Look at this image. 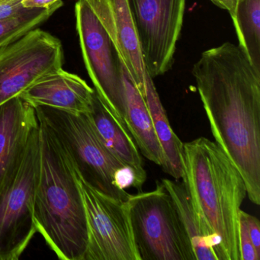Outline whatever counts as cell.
<instances>
[{"mask_svg":"<svg viewBox=\"0 0 260 260\" xmlns=\"http://www.w3.org/2000/svg\"><path fill=\"white\" fill-rule=\"evenodd\" d=\"M192 75L215 142L259 205L260 71L238 45L225 42L201 54Z\"/></svg>","mask_w":260,"mask_h":260,"instance_id":"1","label":"cell"},{"mask_svg":"<svg viewBox=\"0 0 260 260\" xmlns=\"http://www.w3.org/2000/svg\"><path fill=\"white\" fill-rule=\"evenodd\" d=\"M185 185L194 211L217 240L218 260H240L239 211L246 196L237 167L214 141L183 143Z\"/></svg>","mask_w":260,"mask_h":260,"instance_id":"2","label":"cell"},{"mask_svg":"<svg viewBox=\"0 0 260 260\" xmlns=\"http://www.w3.org/2000/svg\"><path fill=\"white\" fill-rule=\"evenodd\" d=\"M39 123L40 170L34 204L37 232L60 259L84 260L88 226L80 179L55 137Z\"/></svg>","mask_w":260,"mask_h":260,"instance_id":"3","label":"cell"},{"mask_svg":"<svg viewBox=\"0 0 260 260\" xmlns=\"http://www.w3.org/2000/svg\"><path fill=\"white\" fill-rule=\"evenodd\" d=\"M38 120L55 137L71 159L79 177L106 196L128 200L126 188H136L135 172L117 159L97 135L87 114L73 113L36 106Z\"/></svg>","mask_w":260,"mask_h":260,"instance_id":"4","label":"cell"},{"mask_svg":"<svg viewBox=\"0 0 260 260\" xmlns=\"http://www.w3.org/2000/svg\"><path fill=\"white\" fill-rule=\"evenodd\" d=\"M129 217L139 260H196L191 240L162 182L131 196Z\"/></svg>","mask_w":260,"mask_h":260,"instance_id":"5","label":"cell"},{"mask_svg":"<svg viewBox=\"0 0 260 260\" xmlns=\"http://www.w3.org/2000/svg\"><path fill=\"white\" fill-rule=\"evenodd\" d=\"M75 19L83 61L94 89L120 125L129 132L124 118V64L118 48L86 0L76 4Z\"/></svg>","mask_w":260,"mask_h":260,"instance_id":"6","label":"cell"},{"mask_svg":"<svg viewBox=\"0 0 260 260\" xmlns=\"http://www.w3.org/2000/svg\"><path fill=\"white\" fill-rule=\"evenodd\" d=\"M39 170V125L16 174L0 191V260L19 259L37 232L34 204Z\"/></svg>","mask_w":260,"mask_h":260,"instance_id":"7","label":"cell"},{"mask_svg":"<svg viewBox=\"0 0 260 260\" xmlns=\"http://www.w3.org/2000/svg\"><path fill=\"white\" fill-rule=\"evenodd\" d=\"M63 62L60 41L40 28L0 47V105L62 69Z\"/></svg>","mask_w":260,"mask_h":260,"instance_id":"8","label":"cell"},{"mask_svg":"<svg viewBox=\"0 0 260 260\" xmlns=\"http://www.w3.org/2000/svg\"><path fill=\"white\" fill-rule=\"evenodd\" d=\"M146 70L152 78L173 68L186 0H127Z\"/></svg>","mask_w":260,"mask_h":260,"instance_id":"9","label":"cell"},{"mask_svg":"<svg viewBox=\"0 0 260 260\" xmlns=\"http://www.w3.org/2000/svg\"><path fill=\"white\" fill-rule=\"evenodd\" d=\"M79 179L88 226L84 260H139L127 200L106 196Z\"/></svg>","mask_w":260,"mask_h":260,"instance_id":"10","label":"cell"},{"mask_svg":"<svg viewBox=\"0 0 260 260\" xmlns=\"http://www.w3.org/2000/svg\"><path fill=\"white\" fill-rule=\"evenodd\" d=\"M39 125L36 109L20 97L0 105V191L16 174Z\"/></svg>","mask_w":260,"mask_h":260,"instance_id":"11","label":"cell"},{"mask_svg":"<svg viewBox=\"0 0 260 260\" xmlns=\"http://www.w3.org/2000/svg\"><path fill=\"white\" fill-rule=\"evenodd\" d=\"M115 42L123 64L145 95L146 68L127 0H86Z\"/></svg>","mask_w":260,"mask_h":260,"instance_id":"12","label":"cell"},{"mask_svg":"<svg viewBox=\"0 0 260 260\" xmlns=\"http://www.w3.org/2000/svg\"><path fill=\"white\" fill-rule=\"evenodd\" d=\"M94 94L95 89L84 80L60 69L30 86L19 97L33 107L47 106L86 114L90 112Z\"/></svg>","mask_w":260,"mask_h":260,"instance_id":"13","label":"cell"},{"mask_svg":"<svg viewBox=\"0 0 260 260\" xmlns=\"http://www.w3.org/2000/svg\"><path fill=\"white\" fill-rule=\"evenodd\" d=\"M86 114L106 148L117 159L135 172L138 191H141L147 179V172L130 132L120 125L95 91L90 112Z\"/></svg>","mask_w":260,"mask_h":260,"instance_id":"14","label":"cell"},{"mask_svg":"<svg viewBox=\"0 0 260 260\" xmlns=\"http://www.w3.org/2000/svg\"><path fill=\"white\" fill-rule=\"evenodd\" d=\"M125 89V122L141 153L159 167L165 165V157L156 136L145 98L134 83L123 66Z\"/></svg>","mask_w":260,"mask_h":260,"instance_id":"15","label":"cell"},{"mask_svg":"<svg viewBox=\"0 0 260 260\" xmlns=\"http://www.w3.org/2000/svg\"><path fill=\"white\" fill-rule=\"evenodd\" d=\"M144 98L165 157V165L162 167V170L174 179H182L183 175V143L172 129L153 78L149 75L147 70Z\"/></svg>","mask_w":260,"mask_h":260,"instance_id":"16","label":"cell"},{"mask_svg":"<svg viewBox=\"0 0 260 260\" xmlns=\"http://www.w3.org/2000/svg\"><path fill=\"white\" fill-rule=\"evenodd\" d=\"M162 185L171 196L191 240L196 260H218L217 240L199 218L183 182L164 179Z\"/></svg>","mask_w":260,"mask_h":260,"instance_id":"17","label":"cell"},{"mask_svg":"<svg viewBox=\"0 0 260 260\" xmlns=\"http://www.w3.org/2000/svg\"><path fill=\"white\" fill-rule=\"evenodd\" d=\"M232 21L239 47L260 71V0H238Z\"/></svg>","mask_w":260,"mask_h":260,"instance_id":"18","label":"cell"},{"mask_svg":"<svg viewBox=\"0 0 260 260\" xmlns=\"http://www.w3.org/2000/svg\"><path fill=\"white\" fill-rule=\"evenodd\" d=\"M63 6L61 0L45 9H26L9 19L0 20V47L8 45L48 20Z\"/></svg>","mask_w":260,"mask_h":260,"instance_id":"19","label":"cell"},{"mask_svg":"<svg viewBox=\"0 0 260 260\" xmlns=\"http://www.w3.org/2000/svg\"><path fill=\"white\" fill-rule=\"evenodd\" d=\"M245 211H239V240H240V260H260V253L252 245L245 217Z\"/></svg>","mask_w":260,"mask_h":260,"instance_id":"20","label":"cell"},{"mask_svg":"<svg viewBox=\"0 0 260 260\" xmlns=\"http://www.w3.org/2000/svg\"><path fill=\"white\" fill-rule=\"evenodd\" d=\"M23 0H0V20L16 16L28 8L22 5Z\"/></svg>","mask_w":260,"mask_h":260,"instance_id":"21","label":"cell"},{"mask_svg":"<svg viewBox=\"0 0 260 260\" xmlns=\"http://www.w3.org/2000/svg\"><path fill=\"white\" fill-rule=\"evenodd\" d=\"M246 223H247L248 230H249V236L251 241L257 252L260 253V223L257 217L245 213Z\"/></svg>","mask_w":260,"mask_h":260,"instance_id":"22","label":"cell"},{"mask_svg":"<svg viewBox=\"0 0 260 260\" xmlns=\"http://www.w3.org/2000/svg\"><path fill=\"white\" fill-rule=\"evenodd\" d=\"M213 4L228 12L231 19L235 16L236 9H237L238 0H210Z\"/></svg>","mask_w":260,"mask_h":260,"instance_id":"23","label":"cell"},{"mask_svg":"<svg viewBox=\"0 0 260 260\" xmlns=\"http://www.w3.org/2000/svg\"><path fill=\"white\" fill-rule=\"evenodd\" d=\"M60 0H23L22 5L28 9L49 8Z\"/></svg>","mask_w":260,"mask_h":260,"instance_id":"24","label":"cell"}]
</instances>
